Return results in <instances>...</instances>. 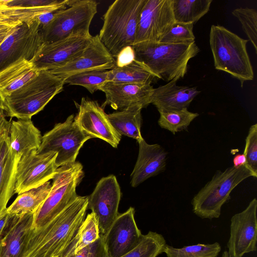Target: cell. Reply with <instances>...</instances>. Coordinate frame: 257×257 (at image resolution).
Listing matches in <instances>:
<instances>
[{
  "instance_id": "cell-1",
  "label": "cell",
  "mask_w": 257,
  "mask_h": 257,
  "mask_svg": "<svg viewBox=\"0 0 257 257\" xmlns=\"http://www.w3.org/2000/svg\"><path fill=\"white\" fill-rule=\"evenodd\" d=\"M88 196H78L44 226L32 228L24 257H63L85 218Z\"/></svg>"
},
{
  "instance_id": "cell-2",
  "label": "cell",
  "mask_w": 257,
  "mask_h": 257,
  "mask_svg": "<svg viewBox=\"0 0 257 257\" xmlns=\"http://www.w3.org/2000/svg\"><path fill=\"white\" fill-rule=\"evenodd\" d=\"M132 46L135 59L143 63L157 78L168 82L183 78L189 60L200 51L195 41L184 44L144 42Z\"/></svg>"
},
{
  "instance_id": "cell-3",
  "label": "cell",
  "mask_w": 257,
  "mask_h": 257,
  "mask_svg": "<svg viewBox=\"0 0 257 257\" xmlns=\"http://www.w3.org/2000/svg\"><path fill=\"white\" fill-rule=\"evenodd\" d=\"M64 80L49 71H40L35 77L4 99L6 116L31 119L63 90Z\"/></svg>"
},
{
  "instance_id": "cell-4",
  "label": "cell",
  "mask_w": 257,
  "mask_h": 257,
  "mask_svg": "<svg viewBox=\"0 0 257 257\" xmlns=\"http://www.w3.org/2000/svg\"><path fill=\"white\" fill-rule=\"evenodd\" d=\"M147 0H116L103 17L99 38L115 58L124 47L135 44L142 10Z\"/></svg>"
},
{
  "instance_id": "cell-5",
  "label": "cell",
  "mask_w": 257,
  "mask_h": 257,
  "mask_svg": "<svg viewBox=\"0 0 257 257\" xmlns=\"http://www.w3.org/2000/svg\"><path fill=\"white\" fill-rule=\"evenodd\" d=\"M248 41L222 26L211 27L209 44L215 68L238 80L241 87L244 82L254 78L246 49Z\"/></svg>"
},
{
  "instance_id": "cell-6",
  "label": "cell",
  "mask_w": 257,
  "mask_h": 257,
  "mask_svg": "<svg viewBox=\"0 0 257 257\" xmlns=\"http://www.w3.org/2000/svg\"><path fill=\"white\" fill-rule=\"evenodd\" d=\"M257 177L244 165L239 168L233 166L224 171L217 170L208 181L193 197V213L201 218H218L221 207L230 199L233 189L245 179Z\"/></svg>"
},
{
  "instance_id": "cell-7",
  "label": "cell",
  "mask_w": 257,
  "mask_h": 257,
  "mask_svg": "<svg viewBox=\"0 0 257 257\" xmlns=\"http://www.w3.org/2000/svg\"><path fill=\"white\" fill-rule=\"evenodd\" d=\"M83 176V166L78 162L57 168L47 197L33 214L32 228L36 229L44 226L77 198L76 187Z\"/></svg>"
},
{
  "instance_id": "cell-8",
  "label": "cell",
  "mask_w": 257,
  "mask_h": 257,
  "mask_svg": "<svg viewBox=\"0 0 257 257\" xmlns=\"http://www.w3.org/2000/svg\"><path fill=\"white\" fill-rule=\"evenodd\" d=\"M97 5L93 0L69 1L68 8L56 11L53 20L41 28L43 44L58 41L72 35L92 36L89 28L97 13Z\"/></svg>"
},
{
  "instance_id": "cell-9",
  "label": "cell",
  "mask_w": 257,
  "mask_h": 257,
  "mask_svg": "<svg viewBox=\"0 0 257 257\" xmlns=\"http://www.w3.org/2000/svg\"><path fill=\"white\" fill-rule=\"evenodd\" d=\"M74 117L73 114L69 115L64 122L57 123L45 134L37 151L38 154L57 153V168L74 163L84 143L92 138L80 128Z\"/></svg>"
},
{
  "instance_id": "cell-10",
  "label": "cell",
  "mask_w": 257,
  "mask_h": 257,
  "mask_svg": "<svg viewBox=\"0 0 257 257\" xmlns=\"http://www.w3.org/2000/svg\"><path fill=\"white\" fill-rule=\"evenodd\" d=\"M37 18L18 25L0 45V73L21 61H30L37 54L43 44Z\"/></svg>"
},
{
  "instance_id": "cell-11",
  "label": "cell",
  "mask_w": 257,
  "mask_h": 257,
  "mask_svg": "<svg viewBox=\"0 0 257 257\" xmlns=\"http://www.w3.org/2000/svg\"><path fill=\"white\" fill-rule=\"evenodd\" d=\"M57 153L32 152L21 157L17 165L14 194L38 187L52 179L57 167Z\"/></svg>"
},
{
  "instance_id": "cell-12",
  "label": "cell",
  "mask_w": 257,
  "mask_h": 257,
  "mask_svg": "<svg viewBox=\"0 0 257 257\" xmlns=\"http://www.w3.org/2000/svg\"><path fill=\"white\" fill-rule=\"evenodd\" d=\"M92 37L72 35L58 41L43 44L30 62L38 71H50L63 67L85 49Z\"/></svg>"
},
{
  "instance_id": "cell-13",
  "label": "cell",
  "mask_w": 257,
  "mask_h": 257,
  "mask_svg": "<svg viewBox=\"0 0 257 257\" xmlns=\"http://www.w3.org/2000/svg\"><path fill=\"white\" fill-rule=\"evenodd\" d=\"M121 195L116 177L110 175L102 178L88 196L87 209L95 215L101 235L106 233L119 214Z\"/></svg>"
},
{
  "instance_id": "cell-14",
  "label": "cell",
  "mask_w": 257,
  "mask_h": 257,
  "mask_svg": "<svg viewBox=\"0 0 257 257\" xmlns=\"http://www.w3.org/2000/svg\"><path fill=\"white\" fill-rule=\"evenodd\" d=\"M175 22L171 0H147L140 14L134 44L159 42Z\"/></svg>"
},
{
  "instance_id": "cell-15",
  "label": "cell",
  "mask_w": 257,
  "mask_h": 257,
  "mask_svg": "<svg viewBox=\"0 0 257 257\" xmlns=\"http://www.w3.org/2000/svg\"><path fill=\"white\" fill-rule=\"evenodd\" d=\"M256 212L257 199L254 198L245 209L232 216L227 244L229 257H242L256 250Z\"/></svg>"
},
{
  "instance_id": "cell-16",
  "label": "cell",
  "mask_w": 257,
  "mask_h": 257,
  "mask_svg": "<svg viewBox=\"0 0 257 257\" xmlns=\"http://www.w3.org/2000/svg\"><path fill=\"white\" fill-rule=\"evenodd\" d=\"M101 236L108 257H121L134 249L143 236L135 219V209L130 207L119 214L106 233Z\"/></svg>"
},
{
  "instance_id": "cell-17",
  "label": "cell",
  "mask_w": 257,
  "mask_h": 257,
  "mask_svg": "<svg viewBox=\"0 0 257 257\" xmlns=\"http://www.w3.org/2000/svg\"><path fill=\"white\" fill-rule=\"evenodd\" d=\"M75 104L78 111L74 120L80 128L92 138L100 139L117 148L121 136L113 128L101 106L85 97Z\"/></svg>"
},
{
  "instance_id": "cell-18",
  "label": "cell",
  "mask_w": 257,
  "mask_h": 257,
  "mask_svg": "<svg viewBox=\"0 0 257 257\" xmlns=\"http://www.w3.org/2000/svg\"><path fill=\"white\" fill-rule=\"evenodd\" d=\"M11 122L0 110V212L14 194L16 170L21 157L12 149L10 138Z\"/></svg>"
},
{
  "instance_id": "cell-19",
  "label": "cell",
  "mask_w": 257,
  "mask_h": 257,
  "mask_svg": "<svg viewBox=\"0 0 257 257\" xmlns=\"http://www.w3.org/2000/svg\"><path fill=\"white\" fill-rule=\"evenodd\" d=\"M115 66L114 58L101 42L98 35H96L92 37L88 46L78 56L63 67L49 71L65 79L77 73L111 70Z\"/></svg>"
},
{
  "instance_id": "cell-20",
  "label": "cell",
  "mask_w": 257,
  "mask_h": 257,
  "mask_svg": "<svg viewBox=\"0 0 257 257\" xmlns=\"http://www.w3.org/2000/svg\"><path fill=\"white\" fill-rule=\"evenodd\" d=\"M153 89L151 84L107 82L99 89L105 95L101 107L104 109L109 105L115 110H121L138 104L146 108L151 104Z\"/></svg>"
},
{
  "instance_id": "cell-21",
  "label": "cell",
  "mask_w": 257,
  "mask_h": 257,
  "mask_svg": "<svg viewBox=\"0 0 257 257\" xmlns=\"http://www.w3.org/2000/svg\"><path fill=\"white\" fill-rule=\"evenodd\" d=\"M138 143V157L131 175L133 187L164 171L167 164L168 153L160 145L149 144L144 139Z\"/></svg>"
},
{
  "instance_id": "cell-22",
  "label": "cell",
  "mask_w": 257,
  "mask_h": 257,
  "mask_svg": "<svg viewBox=\"0 0 257 257\" xmlns=\"http://www.w3.org/2000/svg\"><path fill=\"white\" fill-rule=\"evenodd\" d=\"M176 81L153 89L151 103L159 112L168 111L188 108L194 98L200 92L196 87L179 86Z\"/></svg>"
},
{
  "instance_id": "cell-23",
  "label": "cell",
  "mask_w": 257,
  "mask_h": 257,
  "mask_svg": "<svg viewBox=\"0 0 257 257\" xmlns=\"http://www.w3.org/2000/svg\"><path fill=\"white\" fill-rule=\"evenodd\" d=\"M33 223V214L16 215L0 237V257H24L27 239Z\"/></svg>"
},
{
  "instance_id": "cell-24",
  "label": "cell",
  "mask_w": 257,
  "mask_h": 257,
  "mask_svg": "<svg viewBox=\"0 0 257 257\" xmlns=\"http://www.w3.org/2000/svg\"><path fill=\"white\" fill-rule=\"evenodd\" d=\"M10 138L12 149L22 157L38 151L42 136L31 119H18L11 122Z\"/></svg>"
},
{
  "instance_id": "cell-25",
  "label": "cell",
  "mask_w": 257,
  "mask_h": 257,
  "mask_svg": "<svg viewBox=\"0 0 257 257\" xmlns=\"http://www.w3.org/2000/svg\"><path fill=\"white\" fill-rule=\"evenodd\" d=\"M38 71L29 61L23 60L0 73V94L4 99L35 77Z\"/></svg>"
},
{
  "instance_id": "cell-26",
  "label": "cell",
  "mask_w": 257,
  "mask_h": 257,
  "mask_svg": "<svg viewBox=\"0 0 257 257\" xmlns=\"http://www.w3.org/2000/svg\"><path fill=\"white\" fill-rule=\"evenodd\" d=\"M143 108L140 105H133L108 114L107 116L113 128L120 135L132 138L138 142L144 139L141 131Z\"/></svg>"
},
{
  "instance_id": "cell-27",
  "label": "cell",
  "mask_w": 257,
  "mask_h": 257,
  "mask_svg": "<svg viewBox=\"0 0 257 257\" xmlns=\"http://www.w3.org/2000/svg\"><path fill=\"white\" fill-rule=\"evenodd\" d=\"M52 184L47 182L43 185L18 195L13 202L7 208L13 215H23L34 214L47 197Z\"/></svg>"
},
{
  "instance_id": "cell-28",
  "label": "cell",
  "mask_w": 257,
  "mask_h": 257,
  "mask_svg": "<svg viewBox=\"0 0 257 257\" xmlns=\"http://www.w3.org/2000/svg\"><path fill=\"white\" fill-rule=\"evenodd\" d=\"M156 78L143 63L136 59L128 65L115 66L108 70V82L151 84Z\"/></svg>"
},
{
  "instance_id": "cell-29",
  "label": "cell",
  "mask_w": 257,
  "mask_h": 257,
  "mask_svg": "<svg viewBox=\"0 0 257 257\" xmlns=\"http://www.w3.org/2000/svg\"><path fill=\"white\" fill-rule=\"evenodd\" d=\"M175 22L194 24L209 11L212 0H171Z\"/></svg>"
},
{
  "instance_id": "cell-30",
  "label": "cell",
  "mask_w": 257,
  "mask_h": 257,
  "mask_svg": "<svg viewBox=\"0 0 257 257\" xmlns=\"http://www.w3.org/2000/svg\"><path fill=\"white\" fill-rule=\"evenodd\" d=\"M66 1L52 6L35 7L21 8L7 6L0 11V24L15 25L37 19L40 15L55 11L66 7Z\"/></svg>"
},
{
  "instance_id": "cell-31",
  "label": "cell",
  "mask_w": 257,
  "mask_h": 257,
  "mask_svg": "<svg viewBox=\"0 0 257 257\" xmlns=\"http://www.w3.org/2000/svg\"><path fill=\"white\" fill-rule=\"evenodd\" d=\"M100 236L98 224L93 212L87 214L63 257L71 255L89 245Z\"/></svg>"
},
{
  "instance_id": "cell-32",
  "label": "cell",
  "mask_w": 257,
  "mask_h": 257,
  "mask_svg": "<svg viewBox=\"0 0 257 257\" xmlns=\"http://www.w3.org/2000/svg\"><path fill=\"white\" fill-rule=\"evenodd\" d=\"M158 122L160 126L173 134L186 130L199 113L188 110V108L179 110L159 112Z\"/></svg>"
},
{
  "instance_id": "cell-33",
  "label": "cell",
  "mask_w": 257,
  "mask_h": 257,
  "mask_svg": "<svg viewBox=\"0 0 257 257\" xmlns=\"http://www.w3.org/2000/svg\"><path fill=\"white\" fill-rule=\"evenodd\" d=\"M166 245L162 234L150 231L143 234L140 242L134 249L121 257H157L164 252Z\"/></svg>"
},
{
  "instance_id": "cell-34",
  "label": "cell",
  "mask_w": 257,
  "mask_h": 257,
  "mask_svg": "<svg viewBox=\"0 0 257 257\" xmlns=\"http://www.w3.org/2000/svg\"><path fill=\"white\" fill-rule=\"evenodd\" d=\"M221 247L218 242L212 244L198 243L175 248L167 244L164 252L167 257H217Z\"/></svg>"
},
{
  "instance_id": "cell-35",
  "label": "cell",
  "mask_w": 257,
  "mask_h": 257,
  "mask_svg": "<svg viewBox=\"0 0 257 257\" xmlns=\"http://www.w3.org/2000/svg\"><path fill=\"white\" fill-rule=\"evenodd\" d=\"M108 74L107 70L83 72L66 78L64 83L83 86L92 94L108 82Z\"/></svg>"
},
{
  "instance_id": "cell-36",
  "label": "cell",
  "mask_w": 257,
  "mask_h": 257,
  "mask_svg": "<svg viewBox=\"0 0 257 257\" xmlns=\"http://www.w3.org/2000/svg\"><path fill=\"white\" fill-rule=\"evenodd\" d=\"M241 25L242 29L257 53V11L249 8H238L232 12Z\"/></svg>"
},
{
  "instance_id": "cell-37",
  "label": "cell",
  "mask_w": 257,
  "mask_h": 257,
  "mask_svg": "<svg viewBox=\"0 0 257 257\" xmlns=\"http://www.w3.org/2000/svg\"><path fill=\"white\" fill-rule=\"evenodd\" d=\"M193 24L175 22L162 37L159 42L168 44H184L195 42Z\"/></svg>"
},
{
  "instance_id": "cell-38",
  "label": "cell",
  "mask_w": 257,
  "mask_h": 257,
  "mask_svg": "<svg viewBox=\"0 0 257 257\" xmlns=\"http://www.w3.org/2000/svg\"><path fill=\"white\" fill-rule=\"evenodd\" d=\"M243 154L246 160V166L257 175V124L250 126L245 139Z\"/></svg>"
},
{
  "instance_id": "cell-39",
  "label": "cell",
  "mask_w": 257,
  "mask_h": 257,
  "mask_svg": "<svg viewBox=\"0 0 257 257\" xmlns=\"http://www.w3.org/2000/svg\"><path fill=\"white\" fill-rule=\"evenodd\" d=\"M63 0H12L3 1L8 7L21 8H35L59 4Z\"/></svg>"
},
{
  "instance_id": "cell-40",
  "label": "cell",
  "mask_w": 257,
  "mask_h": 257,
  "mask_svg": "<svg viewBox=\"0 0 257 257\" xmlns=\"http://www.w3.org/2000/svg\"><path fill=\"white\" fill-rule=\"evenodd\" d=\"M115 58L116 67H122L132 63L136 58L135 52L133 46H128L122 48Z\"/></svg>"
},
{
  "instance_id": "cell-41",
  "label": "cell",
  "mask_w": 257,
  "mask_h": 257,
  "mask_svg": "<svg viewBox=\"0 0 257 257\" xmlns=\"http://www.w3.org/2000/svg\"><path fill=\"white\" fill-rule=\"evenodd\" d=\"M89 257H108L101 235L97 240L89 245Z\"/></svg>"
},
{
  "instance_id": "cell-42",
  "label": "cell",
  "mask_w": 257,
  "mask_h": 257,
  "mask_svg": "<svg viewBox=\"0 0 257 257\" xmlns=\"http://www.w3.org/2000/svg\"><path fill=\"white\" fill-rule=\"evenodd\" d=\"M15 215L9 213L7 209L0 212V237L14 221Z\"/></svg>"
},
{
  "instance_id": "cell-43",
  "label": "cell",
  "mask_w": 257,
  "mask_h": 257,
  "mask_svg": "<svg viewBox=\"0 0 257 257\" xmlns=\"http://www.w3.org/2000/svg\"><path fill=\"white\" fill-rule=\"evenodd\" d=\"M19 24L0 25V45L15 31Z\"/></svg>"
},
{
  "instance_id": "cell-44",
  "label": "cell",
  "mask_w": 257,
  "mask_h": 257,
  "mask_svg": "<svg viewBox=\"0 0 257 257\" xmlns=\"http://www.w3.org/2000/svg\"><path fill=\"white\" fill-rule=\"evenodd\" d=\"M56 11L43 14L38 17L41 28L46 26L53 20Z\"/></svg>"
},
{
  "instance_id": "cell-45",
  "label": "cell",
  "mask_w": 257,
  "mask_h": 257,
  "mask_svg": "<svg viewBox=\"0 0 257 257\" xmlns=\"http://www.w3.org/2000/svg\"><path fill=\"white\" fill-rule=\"evenodd\" d=\"M246 164V158L243 154H237L233 159V166L235 168H239L245 165Z\"/></svg>"
},
{
  "instance_id": "cell-46",
  "label": "cell",
  "mask_w": 257,
  "mask_h": 257,
  "mask_svg": "<svg viewBox=\"0 0 257 257\" xmlns=\"http://www.w3.org/2000/svg\"><path fill=\"white\" fill-rule=\"evenodd\" d=\"M89 245L87 246L76 253L67 257H89Z\"/></svg>"
},
{
  "instance_id": "cell-47",
  "label": "cell",
  "mask_w": 257,
  "mask_h": 257,
  "mask_svg": "<svg viewBox=\"0 0 257 257\" xmlns=\"http://www.w3.org/2000/svg\"><path fill=\"white\" fill-rule=\"evenodd\" d=\"M7 7V6L4 4L3 1H0V11L4 10Z\"/></svg>"
},
{
  "instance_id": "cell-48",
  "label": "cell",
  "mask_w": 257,
  "mask_h": 257,
  "mask_svg": "<svg viewBox=\"0 0 257 257\" xmlns=\"http://www.w3.org/2000/svg\"><path fill=\"white\" fill-rule=\"evenodd\" d=\"M4 109L3 99L0 94V110Z\"/></svg>"
},
{
  "instance_id": "cell-49",
  "label": "cell",
  "mask_w": 257,
  "mask_h": 257,
  "mask_svg": "<svg viewBox=\"0 0 257 257\" xmlns=\"http://www.w3.org/2000/svg\"><path fill=\"white\" fill-rule=\"evenodd\" d=\"M222 257H229L227 250L223 251Z\"/></svg>"
},
{
  "instance_id": "cell-50",
  "label": "cell",
  "mask_w": 257,
  "mask_h": 257,
  "mask_svg": "<svg viewBox=\"0 0 257 257\" xmlns=\"http://www.w3.org/2000/svg\"><path fill=\"white\" fill-rule=\"evenodd\" d=\"M2 25V24H0V25Z\"/></svg>"
}]
</instances>
